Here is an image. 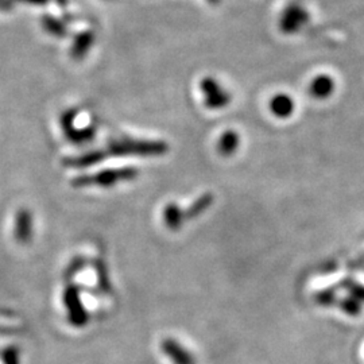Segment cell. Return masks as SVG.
Returning <instances> with one entry per match:
<instances>
[{"label":"cell","mask_w":364,"mask_h":364,"mask_svg":"<svg viewBox=\"0 0 364 364\" xmlns=\"http://www.w3.org/2000/svg\"><path fill=\"white\" fill-rule=\"evenodd\" d=\"M167 143L162 141H143L133 138H122L110 143L104 150L107 157H158L167 152Z\"/></svg>","instance_id":"cell-1"},{"label":"cell","mask_w":364,"mask_h":364,"mask_svg":"<svg viewBox=\"0 0 364 364\" xmlns=\"http://www.w3.org/2000/svg\"><path fill=\"white\" fill-rule=\"evenodd\" d=\"M139 171L136 167H122V169H107L96 174L80 176L76 177L72 185L74 188H88V186H100V188H111L119 182L131 181L138 177Z\"/></svg>","instance_id":"cell-2"},{"label":"cell","mask_w":364,"mask_h":364,"mask_svg":"<svg viewBox=\"0 0 364 364\" xmlns=\"http://www.w3.org/2000/svg\"><path fill=\"white\" fill-rule=\"evenodd\" d=\"M63 302L67 309V321L72 327L83 328L89 323V315L82 299L80 286L73 282H67L63 293Z\"/></svg>","instance_id":"cell-3"},{"label":"cell","mask_w":364,"mask_h":364,"mask_svg":"<svg viewBox=\"0 0 364 364\" xmlns=\"http://www.w3.org/2000/svg\"><path fill=\"white\" fill-rule=\"evenodd\" d=\"M204 104L209 110H223L231 103V95L214 77H204L200 83Z\"/></svg>","instance_id":"cell-4"},{"label":"cell","mask_w":364,"mask_h":364,"mask_svg":"<svg viewBox=\"0 0 364 364\" xmlns=\"http://www.w3.org/2000/svg\"><path fill=\"white\" fill-rule=\"evenodd\" d=\"M77 116V110L76 108H70L65 111L61 116V127L63 131L65 134L67 139H69L72 143L74 145H84L86 142H91L96 134L95 127L89 126L84 130L74 129V119Z\"/></svg>","instance_id":"cell-5"},{"label":"cell","mask_w":364,"mask_h":364,"mask_svg":"<svg viewBox=\"0 0 364 364\" xmlns=\"http://www.w3.org/2000/svg\"><path fill=\"white\" fill-rule=\"evenodd\" d=\"M161 351L173 364H196V359L190 351L173 337H166L161 342Z\"/></svg>","instance_id":"cell-6"},{"label":"cell","mask_w":364,"mask_h":364,"mask_svg":"<svg viewBox=\"0 0 364 364\" xmlns=\"http://www.w3.org/2000/svg\"><path fill=\"white\" fill-rule=\"evenodd\" d=\"M334 91H336V83L330 74L315 76L308 86V92L311 98L316 100H328L334 93Z\"/></svg>","instance_id":"cell-7"},{"label":"cell","mask_w":364,"mask_h":364,"mask_svg":"<svg viewBox=\"0 0 364 364\" xmlns=\"http://www.w3.org/2000/svg\"><path fill=\"white\" fill-rule=\"evenodd\" d=\"M306 22V13L298 6H290L285 10L280 20V27L286 34L296 33L299 27Z\"/></svg>","instance_id":"cell-8"},{"label":"cell","mask_w":364,"mask_h":364,"mask_svg":"<svg viewBox=\"0 0 364 364\" xmlns=\"http://www.w3.org/2000/svg\"><path fill=\"white\" fill-rule=\"evenodd\" d=\"M270 112L278 119H287L293 115L296 103L287 93H277L268 101Z\"/></svg>","instance_id":"cell-9"},{"label":"cell","mask_w":364,"mask_h":364,"mask_svg":"<svg viewBox=\"0 0 364 364\" xmlns=\"http://www.w3.org/2000/svg\"><path fill=\"white\" fill-rule=\"evenodd\" d=\"M95 41H96V35L92 30H86L83 33L77 34L74 37V41L70 48V57L76 61L83 60L84 57L88 54V51L92 49V46L95 45Z\"/></svg>","instance_id":"cell-10"},{"label":"cell","mask_w":364,"mask_h":364,"mask_svg":"<svg viewBox=\"0 0 364 364\" xmlns=\"http://www.w3.org/2000/svg\"><path fill=\"white\" fill-rule=\"evenodd\" d=\"M33 236V217L29 209H20L15 219V239L19 243H27Z\"/></svg>","instance_id":"cell-11"},{"label":"cell","mask_w":364,"mask_h":364,"mask_svg":"<svg viewBox=\"0 0 364 364\" xmlns=\"http://www.w3.org/2000/svg\"><path fill=\"white\" fill-rule=\"evenodd\" d=\"M107 158L104 150H96V151H89L85 152L83 155L79 157H73V158H67L64 161V165L69 167H79V169H85L89 166L96 165L99 162H103Z\"/></svg>","instance_id":"cell-12"},{"label":"cell","mask_w":364,"mask_h":364,"mask_svg":"<svg viewBox=\"0 0 364 364\" xmlns=\"http://www.w3.org/2000/svg\"><path fill=\"white\" fill-rule=\"evenodd\" d=\"M162 219L165 223L166 227L170 231H178L185 223V212L181 209L177 204L174 202H169L164 208V214H162Z\"/></svg>","instance_id":"cell-13"},{"label":"cell","mask_w":364,"mask_h":364,"mask_svg":"<svg viewBox=\"0 0 364 364\" xmlns=\"http://www.w3.org/2000/svg\"><path fill=\"white\" fill-rule=\"evenodd\" d=\"M95 271H96V280H98V287L99 292L103 294H112L114 293V286L110 280V271L107 264L103 258H98L93 261Z\"/></svg>","instance_id":"cell-14"},{"label":"cell","mask_w":364,"mask_h":364,"mask_svg":"<svg viewBox=\"0 0 364 364\" xmlns=\"http://www.w3.org/2000/svg\"><path fill=\"white\" fill-rule=\"evenodd\" d=\"M240 145V138L239 135L228 130L226 133L223 134L220 138H219V142H217V151L223 155V157H230L232 154L236 152V150Z\"/></svg>","instance_id":"cell-15"},{"label":"cell","mask_w":364,"mask_h":364,"mask_svg":"<svg viewBox=\"0 0 364 364\" xmlns=\"http://www.w3.org/2000/svg\"><path fill=\"white\" fill-rule=\"evenodd\" d=\"M42 27L46 33H49L53 37H58V38H63V37H67V22L63 20V19H58V18L51 17V15H45L42 17Z\"/></svg>","instance_id":"cell-16"},{"label":"cell","mask_w":364,"mask_h":364,"mask_svg":"<svg viewBox=\"0 0 364 364\" xmlns=\"http://www.w3.org/2000/svg\"><path fill=\"white\" fill-rule=\"evenodd\" d=\"M214 204V195L212 193H205L202 196H200L185 212V219L186 220H192L196 219L197 216L204 214L211 205Z\"/></svg>","instance_id":"cell-17"},{"label":"cell","mask_w":364,"mask_h":364,"mask_svg":"<svg viewBox=\"0 0 364 364\" xmlns=\"http://www.w3.org/2000/svg\"><path fill=\"white\" fill-rule=\"evenodd\" d=\"M86 264H88V261H86V258H84V256H76V258H73V259L70 261V264L67 265L65 273H64L65 281L72 282V280H73L80 271H83L84 267L86 266Z\"/></svg>","instance_id":"cell-18"},{"label":"cell","mask_w":364,"mask_h":364,"mask_svg":"<svg viewBox=\"0 0 364 364\" xmlns=\"http://www.w3.org/2000/svg\"><path fill=\"white\" fill-rule=\"evenodd\" d=\"M23 1H27V3H32V4H45V3H48V0H23Z\"/></svg>","instance_id":"cell-19"},{"label":"cell","mask_w":364,"mask_h":364,"mask_svg":"<svg viewBox=\"0 0 364 364\" xmlns=\"http://www.w3.org/2000/svg\"><path fill=\"white\" fill-rule=\"evenodd\" d=\"M211 3H214V4H216V3H219V0H209Z\"/></svg>","instance_id":"cell-20"}]
</instances>
